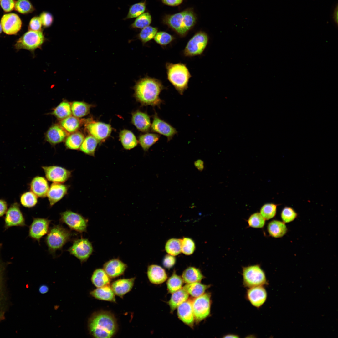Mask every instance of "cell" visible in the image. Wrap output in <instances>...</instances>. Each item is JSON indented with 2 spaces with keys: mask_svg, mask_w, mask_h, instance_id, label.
Listing matches in <instances>:
<instances>
[{
  "mask_svg": "<svg viewBox=\"0 0 338 338\" xmlns=\"http://www.w3.org/2000/svg\"><path fill=\"white\" fill-rule=\"evenodd\" d=\"M249 226L256 228H262L265 225V220L260 213L256 212L251 214L247 220Z\"/></svg>",
  "mask_w": 338,
  "mask_h": 338,
  "instance_id": "7dc6e473",
  "label": "cell"
},
{
  "mask_svg": "<svg viewBox=\"0 0 338 338\" xmlns=\"http://www.w3.org/2000/svg\"><path fill=\"white\" fill-rule=\"evenodd\" d=\"M91 281L95 287L99 288L110 285L111 280L103 269L99 268L93 272Z\"/></svg>",
  "mask_w": 338,
  "mask_h": 338,
  "instance_id": "f546056e",
  "label": "cell"
},
{
  "mask_svg": "<svg viewBox=\"0 0 338 338\" xmlns=\"http://www.w3.org/2000/svg\"><path fill=\"white\" fill-rule=\"evenodd\" d=\"M267 293L262 286L250 288L247 292V297L248 300L254 306L259 307L265 301Z\"/></svg>",
  "mask_w": 338,
  "mask_h": 338,
  "instance_id": "ffe728a7",
  "label": "cell"
},
{
  "mask_svg": "<svg viewBox=\"0 0 338 338\" xmlns=\"http://www.w3.org/2000/svg\"><path fill=\"white\" fill-rule=\"evenodd\" d=\"M68 186L60 183H54L51 184L47 196L51 206L61 200L67 193Z\"/></svg>",
  "mask_w": 338,
  "mask_h": 338,
  "instance_id": "7402d4cb",
  "label": "cell"
},
{
  "mask_svg": "<svg viewBox=\"0 0 338 338\" xmlns=\"http://www.w3.org/2000/svg\"><path fill=\"white\" fill-rule=\"evenodd\" d=\"M210 285L202 284L199 282L187 284L183 288L189 294L194 297H197L203 294L205 291L210 287Z\"/></svg>",
  "mask_w": 338,
  "mask_h": 338,
  "instance_id": "d6a6232c",
  "label": "cell"
},
{
  "mask_svg": "<svg viewBox=\"0 0 338 338\" xmlns=\"http://www.w3.org/2000/svg\"><path fill=\"white\" fill-rule=\"evenodd\" d=\"M42 23L39 17L35 16L30 20L28 26L29 30L34 31H41Z\"/></svg>",
  "mask_w": 338,
  "mask_h": 338,
  "instance_id": "11a10c76",
  "label": "cell"
},
{
  "mask_svg": "<svg viewBox=\"0 0 338 338\" xmlns=\"http://www.w3.org/2000/svg\"><path fill=\"white\" fill-rule=\"evenodd\" d=\"M37 196L33 192H28L23 194L20 197L21 204L27 208H32L37 203Z\"/></svg>",
  "mask_w": 338,
  "mask_h": 338,
  "instance_id": "bcb514c9",
  "label": "cell"
},
{
  "mask_svg": "<svg viewBox=\"0 0 338 338\" xmlns=\"http://www.w3.org/2000/svg\"><path fill=\"white\" fill-rule=\"evenodd\" d=\"M73 233L61 224L54 225L49 229L45 238L49 252L54 255L56 252L61 250L71 240Z\"/></svg>",
  "mask_w": 338,
  "mask_h": 338,
  "instance_id": "277c9868",
  "label": "cell"
},
{
  "mask_svg": "<svg viewBox=\"0 0 338 338\" xmlns=\"http://www.w3.org/2000/svg\"><path fill=\"white\" fill-rule=\"evenodd\" d=\"M68 251L82 263L86 262L92 254L93 248L91 243L88 239L81 238L74 239Z\"/></svg>",
  "mask_w": 338,
  "mask_h": 338,
  "instance_id": "30bf717a",
  "label": "cell"
},
{
  "mask_svg": "<svg viewBox=\"0 0 338 338\" xmlns=\"http://www.w3.org/2000/svg\"><path fill=\"white\" fill-rule=\"evenodd\" d=\"M14 9L22 14H26L33 11L34 8L28 0H18L15 2Z\"/></svg>",
  "mask_w": 338,
  "mask_h": 338,
  "instance_id": "c3c4849f",
  "label": "cell"
},
{
  "mask_svg": "<svg viewBox=\"0 0 338 338\" xmlns=\"http://www.w3.org/2000/svg\"><path fill=\"white\" fill-rule=\"evenodd\" d=\"M87 128L90 134L99 141L108 137L112 131V128L109 124L100 122L90 123Z\"/></svg>",
  "mask_w": 338,
  "mask_h": 338,
  "instance_id": "ac0fdd59",
  "label": "cell"
},
{
  "mask_svg": "<svg viewBox=\"0 0 338 338\" xmlns=\"http://www.w3.org/2000/svg\"><path fill=\"white\" fill-rule=\"evenodd\" d=\"M0 23L3 32L8 35L16 34L20 30L22 25L20 18L14 13L4 15L1 19Z\"/></svg>",
  "mask_w": 338,
  "mask_h": 338,
  "instance_id": "5bb4252c",
  "label": "cell"
},
{
  "mask_svg": "<svg viewBox=\"0 0 338 338\" xmlns=\"http://www.w3.org/2000/svg\"><path fill=\"white\" fill-rule=\"evenodd\" d=\"M242 275L243 284L246 287L262 286L266 283L265 273L258 264L243 267Z\"/></svg>",
  "mask_w": 338,
  "mask_h": 338,
  "instance_id": "52a82bcc",
  "label": "cell"
},
{
  "mask_svg": "<svg viewBox=\"0 0 338 338\" xmlns=\"http://www.w3.org/2000/svg\"><path fill=\"white\" fill-rule=\"evenodd\" d=\"M164 87L159 80L146 77L139 79L134 87V95L143 105L159 107L163 102L159 95Z\"/></svg>",
  "mask_w": 338,
  "mask_h": 338,
  "instance_id": "6da1fadb",
  "label": "cell"
},
{
  "mask_svg": "<svg viewBox=\"0 0 338 338\" xmlns=\"http://www.w3.org/2000/svg\"><path fill=\"white\" fill-rule=\"evenodd\" d=\"M71 113V107L69 104L65 101L61 103L53 112V115L60 119H64L70 116Z\"/></svg>",
  "mask_w": 338,
  "mask_h": 338,
  "instance_id": "60d3db41",
  "label": "cell"
},
{
  "mask_svg": "<svg viewBox=\"0 0 338 338\" xmlns=\"http://www.w3.org/2000/svg\"><path fill=\"white\" fill-rule=\"evenodd\" d=\"M183 0H161L163 3L167 5L175 6L181 4Z\"/></svg>",
  "mask_w": 338,
  "mask_h": 338,
  "instance_id": "91938a15",
  "label": "cell"
},
{
  "mask_svg": "<svg viewBox=\"0 0 338 338\" xmlns=\"http://www.w3.org/2000/svg\"><path fill=\"white\" fill-rule=\"evenodd\" d=\"M60 124L63 128L69 132H74L80 125L79 120L76 117L72 116L63 119Z\"/></svg>",
  "mask_w": 338,
  "mask_h": 338,
  "instance_id": "ee69618b",
  "label": "cell"
},
{
  "mask_svg": "<svg viewBox=\"0 0 338 338\" xmlns=\"http://www.w3.org/2000/svg\"><path fill=\"white\" fill-rule=\"evenodd\" d=\"M189 294L182 288L172 293L168 302L171 311L173 312L180 304L188 299Z\"/></svg>",
  "mask_w": 338,
  "mask_h": 338,
  "instance_id": "4dcf8cb0",
  "label": "cell"
},
{
  "mask_svg": "<svg viewBox=\"0 0 338 338\" xmlns=\"http://www.w3.org/2000/svg\"><path fill=\"white\" fill-rule=\"evenodd\" d=\"M147 274L150 281L155 284H161L167 279V275L165 270L157 265L152 264L148 266Z\"/></svg>",
  "mask_w": 338,
  "mask_h": 338,
  "instance_id": "603a6c76",
  "label": "cell"
},
{
  "mask_svg": "<svg viewBox=\"0 0 338 338\" xmlns=\"http://www.w3.org/2000/svg\"><path fill=\"white\" fill-rule=\"evenodd\" d=\"M51 221L48 218H33L29 228L28 236L39 244L41 239L48 233Z\"/></svg>",
  "mask_w": 338,
  "mask_h": 338,
  "instance_id": "4fadbf2b",
  "label": "cell"
},
{
  "mask_svg": "<svg viewBox=\"0 0 338 338\" xmlns=\"http://www.w3.org/2000/svg\"><path fill=\"white\" fill-rule=\"evenodd\" d=\"M164 21L178 34L183 36L194 25L196 17L192 10H187L167 16Z\"/></svg>",
  "mask_w": 338,
  "mask_h": 338,
  "instance_id": "5b68a950",
  "label": "cell"
},
{
  "mask_svg": "<svg viewBox=\"0 0 338 338\" xmlns=\"http://www.w3.org/2000/svg\"><path fill=\"white\" fill-rule=\"evenodd\" d=\"M181 239L172 238L166 243L165 249L169 254L175 256L181 253Z\"/></svg>",
  "mask_w": 338,
  "mask_h": 338,
  "instance_id": "74e56055",
  "label": "cell"
},
{
  "mask_svg": "<svg viewBox=\"0 0 338 338\" xmlns=\"http://www.w3.org/2000/svg\"><path fill=\"white\" fill-rule=\"evenodd\" d=\"M238 337V336L234 335H233V334L228 335H226V336L224 337H226V338H228V337L235 338V337Z\"/></svg>",
  "mask_w": 338,
  "mask_h": 338,
  "instance_id": "e7e4bbea",
  "label": "cell"
},
{
  "mask_svg": "<svg viewBox=\"0 0 338 338\" xmlns=\"http://www.w3.org/2000/svg\"><path fill=\"white\" fill-rule=\"evenodd\" d=\"M154 38L155 41L157 43L163 46L169 44L174 39L171 35L164 31L157 32Z\"/></svg>",
  "mask_w": 338,
  "mask_h": 338,
  "instance_id": "816d5d0a",
  "label": "cell"
},
{
  "mask_svg": "<svg viewBox=\"0 0 338 338\" xmlns=\"http://www.w3.org/2000/svg\"><path fill=\"white\" fill-rule=\"evenodd\" d=\"M160 138V136L158 134L147 133L141 136L139 141L142 149L146 151L157 142Z\"/></svg>",
  "mask_w": 338,
  "mask_h": 338,
  "instance_id": "d590c367",
  "label": "cell"
},
{
  "mask_svg": "<svg viewBox=\"0 0 338 338\" xmlns=\"http://www.w3.org/2000/svg\"><path fill=\"white\" fill-rule=\"evenodd\" d=\"M15 2L14 0H1L0 3L3 9L8 12L14 9Z\"/></svg>",
  "mask_w": 338,
  "mask_h": 338,
  "instance_id": "9f6ffc18",
  "label": "cell"
},
{
  "mask_svg": "<svg viewBox=\"0 0 338 338\" xmlns=\"http://www.w3.org/2000/svg\"><path fill=\"white\" fill-rule=\"evenodd\" d=\"M90 105L81 101L73 102L71 106V110L75 117L81 118L87 115L89 112Z\"/></svg>",
  "mask_w": 338,
  "mask_h": 338,
  "instance_id": "e575fe53",
  "label": "cell"
},
{
  "mask_svg": "<svg viewBox=\"0 0 338 338\" xmlns=\"http://www.w3.org/2000/svg\"><path fill=\"white\" fill-rule=\"evenodd\" d=\"M157 30L156 27L147 26L142 29L138 35V38L143 44H145L154 38Z\"/></svg>",
  "mask_w": 338,
  "mask_h": 338,
  "instance_id": "7bdbcfd3",
  "label": "cell"
},
{
  "mask_svg": "<svg viewBox=\"0 0 338 338\" xmlns=\"http://www.w3.org/2000/svg\"><path fill=\"white\" fill-rule=\"evenodd\" d=\"M45 41V38L42 31L29 30L17 41L15 46L18 50L23 49L33 52L41 48Z\"/></svg>",
  "mask_w": 338,
  "mask_h": 338,
  "instance_id": "8992f818",
  "label": "cell"
},
{
  "mask_svg": "<svg viewBox=\"0 0 338 338\" xmlns=\"http://www.w3.org/2000/svg\"><path fill=\"white\" fill-rule=\"evenodd\" d=\"M176 259L174 256L169 254L166 255L163 261V264L165 267L167 269L172 268L175 264Z\"/></svg>",
  "mask_w": 338,
  "mask_h": 338,
  "instance_id": "6f0895ef",
  "label": "cell"
},
{
  "mask_svg": "<svg viewBox=\"0 0 338 338\" xmlns=\"http://www.w3.org/2000/svg\"><path fill=\"white\" fill-rule=\"evenodd\" d=\"M7 204L5 201L0 200V217L3 216L7 210Z\"/></svg>",
  "mask_w": 338,
  "mask_h": 338,
  "instance_id": "94428289",
  "label": "cell"
},
{
  "mask_svg": "<svg viewBox=\"0 0 338 338\" xmlns=\"http://www.w3.org/2000/svg\"><path fill=\"white\" fill-rule=\"evenodd\" d=\"M84 140V136L81 133L77 132L69 136L65 141L67 147L71 149H77L81 146Z\"/></svg>",
  "mask_w": 338,
  "mask_h": 338,
  "instance_id": "8d00e7d4",
  "label": "cell"
},
{
  "mask_svg": "<svg viewBox=\"0 0 338 338\" xmlns=\"http://www.w3.org/2000/svg\"><path fill=\"white\" fill-rule=\"evenodd\" d=\"M211 296L210 293H204L192 301V307L196 323H199L210 315Z\"/></svg>",
  "mask_w": 338,
  "mask_h": 338,
  "instance_id": "8fae6325",
  "label": "cell"
},
{
  "mask_svg": "<svg viewBox=\"0 0 338 338\" xmlns=\"http://www.w3.org/2000/svg\"><path fill=\"white\" fill-rule=\"evenodd\" d=\"M338 4L336 3L333 8L331 13V18L334 24L337 26L338 20Z\"/></svg>",
  "mask_w": 338,
  "mask_h": 338,
  "instance_id": "680465c9",
  "label": "cell"
},
{
  "mask_svg": "<svg viewBox=\"0 0 338 338\" xmlns=\"http://www.w3.org/2000/svg\"><path fill=\"white\" fill-rule=\"evenodd\" d=\"M39 18L41 21L42 25L45 28L50 26L52 24L53 21V17L50 13L46 12H43L41 13Z\"/></svg>",
  "mask_w": 338,
  "mask_h": 338,
  "instance_id": "db71d44e",
  "label": "cell"
},
{
  "mask_svg": "<svg viewBox=\"0 0 338 338\" xmlns=\"http://www.w3.org/2000/svg\"><path fill=\"white\" fill-rule=\"evenodd\" d=\"M127 267V265L121 261L114 259L105 263L103 269L110 278H114L122 275Z\"/></svg>",
  "mask_w": 338,
  "mask_h": 338,
  "instance_id": "d6986e66",
  "label": "cell"
},
{
  "mask_svg": "<svg viewBox=\"0 0 338 338\" xmlns=\"http://www.w3.org/2000/svg\"><path fill=\"white\" fill-rule=\"evenodd\" d=\"M60 215V222L67 225L71 230L79 233L86 231L88 220L81 214L68 210Z\"/></svg>",
  "mask_w": 338,
  "mask_h": 338,
  "instance_id": "ba28073f",
  "label": "cell"
},
{
  "mask_svg": "<svg viewBox=\"0 0 338 338\" xmlns=\"http://www.w3.org/2000/svg\"><path fill=\"white\" fill-rule=\"evenodd\" d=\"M2 26H1V23H0V34L2 33Z\"/></svg>",
  "mask_w": 338,
  "mask_h": 338,
  "instance_id": "03108f58",
  "label": "cell"
},
{
  "mask_svg": "<svg viewBox=\"0 0 338 338\" xmlns=\"http://www.w3.org/2000/svg\"><path fill=\"white\" fill-rule=\"evenodd\" d=\"M195 249L194 242L192 239L187 237L181 239V252L185 255H189L194 253Z\"/></svg>",
  "mask_w": 338,
  "mask_h": 338,
  "instance_id": "681fc988",
  "label": "cell"
},
{
  "mask_svg": "<svg viewBox=\"0 0 338 338\" xmlns=\"http://www.w3.org/2000/svg\"><path fill=\"white\" fill-rule=\"evenodd\" d=\"M297 213L292 207H285L282 209L281 213V217L282 221L284 223H290L295 219Z\"/></svg>",
  "mask_w": 338,
  "mask_h": 338,
  "instance_id": "f907efd6",
  "label": "cell"
},
{
  "mask_svg": "<svg viewBox=\"0 0 338 338\" xmlns=\"http://www.w3.org/2000/svg\"><path fill=\"white\" fill-rule=\"evenodd\" d=\"M195 165L199 170H202L204 168L203 162L201 160H198L195 161Z\"/></svg>",
  "mask_w": 338,
  "mask_h": 338,
  "instance_id": "6125c7cd",
  "label": "cell"
},
{
  "mask_svg": "<svg viewBox=\"0 0 338 338\" xmlns=\"http://www.w3.org/2000/svg\"><path fill=\"white\" fill-rule=\"evenodd\" d=\"M204 278L200 270L193 267H189L184 271L182 278L186 283L200 282Z\"/></svg>",
  "mask_w": 338,
  "mask_h": 338,
  "instance_id": "f1b7e54d",
  "label": "cell"
},
{
  "mask_svg": "<svg viewBox=\"0 0 338 338\" xmlns=\"http://www.w3.org/2000/svg\"><path fill=\"white\" fill-rule=\"evenodd\" d=\"M4 222V231L12 227H24L27 225L19 205L17 203L12 204L7 210Z\"/></svg>",
  "mask_w": 338,
  "mask_h": 338,
  "instance_id": "7c38bea8",
  "label": "cell"
},
{
  "mask_svg": "<svg viewBox=\"0 0 338 338\" xmlns=\"http://www.w3.org/2000/svg\"><path fill=\"white\" fill-rule=\"evenodd\" d=\"M88 330L95 338H110L117 333L118 325L114 315L110 311H100L94 313L88 322Z\"/></svg>",
  "mask_w": 338,
  "mask_h": 338,
  "instance_id": "7a4b0ae2",
  "label": "cell"
},
{
  "mask_svg": "<svg viewBox=\"0 0 338 338\" xmlns=\"http://www.w3.org/2000/svg\"><path fill=\"white\" fill-rule=\"evenodd\" d=\"M277 205L273 203H267L263 205L260 213L265 220L270 219L276 215Z\"/></svg>",
  "mask_w": 338,
  "mask_h": 338,
  "instance_id": "f6af8a7d",
  "label": "cell"
},
{
  "mask_svg": "<svg viewBox=\"0 0 338 338\" xmlns=\"http://www.w3.org/2000/svg\"><path fill=\"white\" fill-rule=\"evenodd\" d=\"M209 38L205 32L196 33L188 41L184 50L185 56H193L201 54L208 43Z\"/></svg>",
  "mask_w": 338,
  "mask_h": 338,
  "instance_id": "9c48e42d",
  "label": "cell"
},
{
  "mask_svg": "<svg viewBox=\"0 0 338 338\" xmlns=\"http://www.w3.org/2000/svg\"><path fill=\"white\" fill-rule=\"evenodd\" d=\"M98 140L92 136L84 139L79 148L81 151L88 155L94 156Z\"/></svg>",
  "mask_w": 338,
  "mask_h": 338,
  "instance_id": "836d02e7",
  "label": "cell"
},
{
  "mask_svg": "<svg viewBox=\"0 0 338 338\" xmlns=\"http://www.w3.org/2000/svg\"><path fill=\"white\" fill-rule=\"evenodd\" d=\"M267 229L269 235L276 238L283 237L287 231L285 223L283 221L276 220H274L269 223Z\"/></svg>",
  "mask_w": 338,
  "mask_h": 338,
  "instance_id": "4316f807",
  "label": "cell"
},
{
  "mask_svg": "<svg viewBox=\"0 0 338 338\" xmlns=\"http://www.w3.org/2000/svg\"><path fill=\"white\" fill-rule=\"evenodd\" d=\"M167 79L181 95L187 88L191 74L186 65L182 63H167L166 64Z\"/></svg>",
  "mask_w": 338,
  "mask_h": 338,
  "instance_id": "3957f363",
  "label": "cell"
},
{
  "mask_svg": "<svg viewBox=\"0 0 338 338\" xmlns=\"http://www.w3.org/2000/svg\"><path fill=\"white\" fill-rule=\"evenodd\" d=\"M91 296L97 299L115 303V294L109 285L97 288L91 291Z\"/></svg>",
  "mask_w": 338,
  "mask_h": 338,
  "instance_id": "484cf974",
  "label": "cell"
},
{
  "mask_svg": "<svg viewBox=\"0 0 338 338\" xmlns=\"http://www.w3.org/2000/svg\"><path fill=\"white\" fill-rule=\"evenodd\" d=\"M39 290L40 293L44 294L48 292L49 288L47 285H43L40 286Z\"/></svg>",
  "mask_w": 338,
  "mask_h": 338,
  "instance_id": "be15d7a7",
  "label": "cell"
},
{
  "mask_svg": "<svg viewBox=\"0 0 338 338\" xmlns=\"http://www.w3.org/2000/svg\"><path fill=\"white\" fill-rule=\"evenodd\" d=\"M151 127L152 131L166 136L168 141L177 133L174 127L159 117L156 113L154 115Z\"/></svg>",
  "mask_w": 338,
  "mask_h": 338,
  "instance_id": "2e32d148",
  "label": "cell"
},
{
  "mask_svg": "<svg viewBox=\"0 0 338 338\" xmlns=\"http://www.w3.org/2000/svg\"><path fill=\"white\" fill-rule=\"evenodd\" d=\"M183 284L182 278L174 272L167 282L168 290L170 293L172 294L181 289Z\"/></svg>",
  "mask_w": 338,
  "mask_h": 338,
  "instance_id": "ab89813d",
  "label": "cell"
},
{
  "mask_svg": "<svg viewBox=\"0 0 338 338\" xmlns=\"http://www.w3.org/2000/svg\"><path fill=\"white\" fill-rule=\"evenodd\" d=\"M2 246H3L2 244V243H0V301H2V300H1V298H1V297L2 296V295H1V294H2V286H2V280H3V277L4 276V274H5L4 273H5V270H6V267L9 264H10V262H5L4 261H3V260L2 259V258L1 257V250H2ZM1 312H0V314H1Z\"/></svg>",
  "mask_w": 338,
  "mask_h": 338,
  "instance_id": "f5cc1de1",
  "label": "cell"
},
{
  "mask_svg": "<svg viewBox=\"0 0 338 338\" xmlns=\"http://www.w3.org/2000/svg\"><path fill=\"white\" fill-rule=\"evenodd\" d=\"M146 7V1L138 2L131 5L129 8L127 16L124 19L137 18L145 12Z\"/></svg>",
  "mask_w": 338,
  "mask_h": 338,
  "instance_id": "f35d334b",
  "label": "cell"
},
{
  "mask_svg": "<svg viewBox=\"0 0 338 338\" xmlns=\"http://www.w3.org/2000/svg\"><path fill=\"white\" fill-rule=\"evenodd\" d=\"M119 137L123 146L126 149L133 148L137 144L138 142L135 136L128 130L124 129L121 131Z\"/></svg>",
  "mask_w": 338,
  "mask_h": 338,
  "instance_id": "1f68e13d",
  "label": "cell"
},
{
  "mask_svg": "<svg viewBox=\"0 0 338 338\" xmlns=\"http://www.w3.org/2000/svg\"><path fill=\"white\" fill-rule=\"evenodd\" d=\"M132 122L138 130L144 132L148 131L151 125L149 115L146 113L139 111L132 114Z\"/></svg>",
  "mask_w": 338,
  "mask_h": 338,
  "instance_id": "d4e9b609",
  "label": "cell"
},
{
  "mask_svg": "<svg viewBox=\"0 0 338 338\" xmlns=\"http://www.w3.org/2000/svg\"><path fill=\"white\" fill-rule=\"evenodd\" d=\"M47 180L44 177L37 176L32 180L30 184V189L37 197H45L49 189Z\"/></svg>",
  "mask_w": 338,
  "mask_h": 338,
  "instance_id": "cb8c5ba5",
  "label": "cell"
},
{
  "mask_svg": "<svg viewBox=\"0 0 338 338\" xmlns=\"http://www.w3.org/2000/svg\"><path fill=\"white\" fill-rule=\"evenodd\" d=\"M67 133L64 129L59 125H55L49 128L46 137L49 142L55 144L63 141Z\"/></svg>",
  "mask_w": 338,
  "mask_h": 338,
  "instance_id": "83f0119b",
  "label": "cell"
},
{
  "mask_svg": "<svg viewBox=\"0 0 338 338\" xmlns=\"http://www.w3.org/2000/svg\"><path fill=\"white\" fill-rule=\"evenodd\" d=\"M151 21V14L148 12H144L136 18L131 27L134 28L142 29L149 26Z\"/></svg>",
  "mask_w": 338,
  "mask_h": 338,
  "instance_id": "b9f144b4",
  "label": "cell"
},
{
  "mask_svg": "<svg viewBox=\"0 0 338 338\" xmlns=\"http://www.w3.org/2000/svg\"><path fill=\"white\" fill-rule=\"evenodd\" d=\"M47 179L54 183H62L70 177L71 172L67 169L58 166H43Z\"/></svg>",
  "mask_w": 338,
  "mask_h": 338,
  "instance_id": "9a60e30c",
  "label": "cell"
},
{
  "mask_svg": "<svg viewBox=\"0 0 338 338\" xmlns=\"http://www.w3.org/2000/svg\"><path fill=\"white\" fill-rule=\"evenodd\" d=\"M1 0H0V2H1Z\"/></svg>",
  "mask_w": 338,
  "mask_h": 338,
  "instance_id": "003e7915",
  "label": "cell"
},
{
  "mask_svg": "<svg viewBox=\"0 0 338 338\" xmlns=\"http://www.w3.org/2000/svg\"><path fill=\"white\" fill-rule=\"evenodd\" d=\"M192 302L191 300H187L177 307V315L179 318L191 328L193 327L195 321Z\"/></svg>",
  "mask_w": 338,
  "mask_h": 338,
  "instance_id": "e0dca14e",
  "label": "cell"
},
{
  "mask_svg": "<svg viewBox=\"0 0 338 338\" xmlns=\"http://www.w3.org/2000/svg\"><path fill=\"white\" fill-rule=\"evenodd\" d=\"M135 279L134 277L119 279L112 282L110 286L115 295L122 298L132 289Z\"/></svg>",
  "mask_w": 338,
  "mask_h": 338,
  "instance_id": "44dd1931",
  "label": "cell"
}]
</instances>
